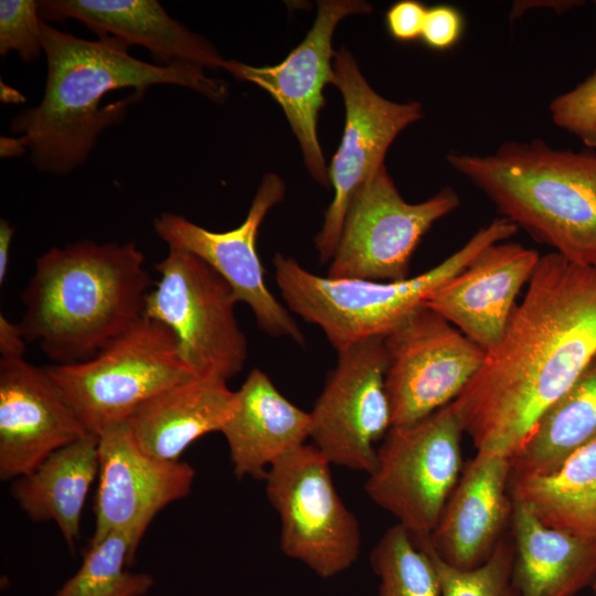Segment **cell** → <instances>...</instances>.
I'll return each mask as SVG.
<instances>
[{"mask_svg":"<svg viewBox=\"0 0 596 596\" xmlns=\"http://www.w3.org/2000/svg\"><path fill=\"white\" fill-rule=\"evenodd\" d=\"M510 459L477 453L464 467L427 539L434 552L458 570L485 563L511 525Z\"/></svg>","mask_w":596,"mask_h":596,"instance_id":"19","label":"cell"},{"mask_svg":"<svg viewBox=\"0 0 596 596\" xmlns=\"http://www.w3.org/2000/svg\"><path fill=\"white\" fill-rule=\"evenodd\" d=\"M518 230L509 220L497 217L436 266L397 281L322 277L276 253L275 280L289 311L319 327L339 352L359 341L387 336L482 249L507 241Z\"/></svg>","mask_w":596,"mask_h":596,"instance_id":"5","label":"cell"},{"mask_svg":"<svg viewBox=\"0 0 596 596\" xmlns=\"http://www.w3.org/2000/svg\"><path fill=\"white\" fill-rule=\"evenodd\" d=\"M45 21L73 19L99 36L147 49L161 65L185 63L225 70L227 61L206 39L171 18L157 0H42Z\"/></svg>","mask_w":596,"mask_h":596,"instance_id":"20","label":"cell"},{"mask_svg":"<svg viewBox=\"0 0 596 596\" xmlns=\"http://www.w3.org/2000/svg\"><path fill=\"white\" fill-rule=\"evenodd\" d=\"M43 20L39 13V1H0V54L15 52L21 60L31 62L43 52Z\"/></svg>","mask_w":596,"mask_h":596,"instance_id":"30","label":"cell"},{"mask_svg":"<svg viewBox=\"0 0 596 596\" xmlns=\"http://www.w3.org/2000/svg\"><path fill=\"white\" fill-rule=\"evenodd\" d=\"M14 236V226L3 217L0 220V284L7 278L9 255L12 238Z\"/></svg>","mask_w":596,"mask_h":596,"instance_id":"36","label":"cell"},{"mask_svg":"<svg viewBox=\"0 0 596 596\" xmlns=\"http://www.w3.org/2000/svg\"><path fill=\"white\" fill-rule=\"evenodd\" d=\"M459 205L449 187L408 203L382 166L354 194L327 276L375 281L408 278L411 258L422 237Z\"/></svg>","mask_w":596,"mask_h":596,"instance_id":"10","label":"cell"},{"mask_svg":"<svg viewBox=\"0 0 596 596\" xmlns=\"http://www.w3.org/2000/svg\"><path fill=\"white\" fill-rule=\"evenodd\" d=\"M462 19L451 6L438 4L427 9L422 31V40L434 50L451 47L459 39Z\"/></svg>","mask_w":596,"mask_h":596,"instance_id":"32","label":"cell"},{"mask_svg":"<svg viewBox=\"0 0 596 596\" xmlns=\"http://www.w3.org/2000/svg\"><path fill=\"white\" fill-rule=\"evenodd\" d=\"M540 254L513 242L482 249L461 272L433 290L423 306L435 311L486 352L501 339Z\"/></svg>","mask_w":596,"mask_h":596,"instance_id":"18","label":"cell"},{"mask_svg":"<svg viewBox=\"0 0 596 596\" xmlns=\"http://www.w3.org/2000/svg\"><path fill=\"white\" fill-rule=\"evenodd\" d=\"M25 150L19 138H1L2 157L22 155Z\"/></svg>","mask_w":596,"mask_h":596,"instance_id":"37","label":"cell"},{"mask_svg":"<svg viewBox=\"0 0 596 596\" xmlns=\"http://www.w3.org/2000/svg\"><path fill=\"white\" fill-rule=\"evenodd\" d=\"M387 364L383 337L338 352L337 364L309 412V438L331 465L368 475L374 469L375 445L392 427Z\"/></svg>","mask_w":596,"mask_h":596,"instance_id":"11","label":"cell"},{"mask_svg":"<svg viewBox=\"0 0 596 596\" xmlns=\"http://www.w3.org/2000/svg\"><path fill=\"white\" fill-rule=\"evenodd\" d=\"M331 466L305 444L275 462L264 479L280 521V550L323 578L350 568L362 544L359 521L339 496Z\"/></svg>","mask_w":596,"mask_h":596,"instance_id":"9","label":"cell"},{"mask_svg":"<svg viewBox=\"0 0 596 596\" xmlns=\"http://www.w3.org/2000/svg\"><path fill=\"white\" fill-rule=\"evenodd\" d=\"M132 538L113 531L89 544L79 570L53 596H143L153 585L147 573L126 570L137 552Z\"/></svg>","mask_w":596,"mask_h":596,"instance_id":"27","label":"cell"},{"mask_svg":"<svg viewBox=\"0 0 596 596\" xmlns=\"http://www.w3.org/2000/svg\"><path fill=\"white\" fill-rule=\"evenodd\" d=\"M595 7H596V1H595Z\"/></svg>","mask_w":596,"mask_h":596,"instance_id":"39","label":"cell"},{"mask_svg":"<svg viewBox=\"0 0 596 596\" xmlns=\"http://www.w3.org/2000/svg\"><path fill=\"white\" fill-rule=\"evenodd\" d=\"M581 3V1L573 0L514 1L512 10L510 11V19L514 20L532 8H551L557 12H563Z\"/></svg>","mask_w":596,"mask_h":596,"instance_id":"35","label":"cell"},{"mask_svg":"<svg viewBox=\"0 0 596 596\" xmlns=\"http://www.w3.org/2000/svg\"><path fill=\"white\" fill-rule=\"evenodd\" d=\"M372 6L362 0H320L305 39L278 64L252 66L228 60L225 71L266 91L281 107L299 142L305 166L321 185L330 184L317 132L324 106V86L333 81L332 36L338 23L352 14H365Z\"/></svg>","mask_w":596,"mask_h":596,"instance_id":"15","label":"cell"},{"mask_svg":"<svg viewBox=\"0 0 596 596\" xmlns=\"http://www.w3.org/2000/svg\"><path fill=\"white\" fill-rule=\"evenodd\" d=\"M596 358V265L540 257L497 345L451 403L477 453L511 459Z\"/></svg>","mask_w":596,"mask_h":596,"instance_id":"1","label":"cell"},{"mask_svg":"<svg viewBox=\"0 0 596 596\" xmlns=\"http://www.w3.org/2000/svg\"><path fill=\"white\" fill-rule=\"evenodd\" d=\"M509 490L546 526L596 539V439L547 475L510 477Z\"/></svg>","mask_w":596,"mask_h":596,"instance_id":"25","label":"cell"},{"mask_svg":"<svg viewBox=\"0 0 596 596\" xmlns=\"http://www.w3.org/2000/svg\"><path fill=\"white\" fill-rule=\"evenodd\" d=\"M414 540L433 560L440 596H521L513 578V541L502 539L485 563L471 570H458L444 562L427 539Z\"/></svg>","mask_w":596,"mask_h":596,"instance_id":"29","label":"cell"},{"mask_svg":"<svg viewBox=\"0 0 596 596\" xmlns=\"http://www.w3.org/2000/svg\"><path fill=\"white\" fill-rule=\"evenodd\" d=\"M42 42L44 94L39 105L12 118L10 129L43 172L67 174L82 166L99 135L121 121L150 86L184 87L214 103L228 97L227 83L209 76L205 68L138 60L115 38L85 40L43 21Z\"/></svg>","mask_w":596,"mask_h":596,"instance_id":"2","label":"cell"},{"mask_svg":"<svg viewBox=\"0 0 596 596\" xmlns=\"http://www.w3.org/2000/svg\"><path fill=\"white\" fill-rule=\"evenodd\" d=\"M88 430L45 368L0 359V478L15 479Z\"/></svg>","mask_w":596,"mask_h":596,"instance_id":"17","label":"cell"},{"mask_svg":"<svg viewBox=\"0 0 596 596\" xmlns=\"http://www.w3.org/2000/svg\"><path fill=\"white\" fill-rule=\"evenodd\" d=\"M220 433L234 475L265 479L269 468L310 436V413L286 398L270 377L253 369L235 391L233 411Z\"/></svg>","mask_w":596,"mask_h":596,"instance_id":"21","label":"cell"},{"mask_svg":"<svg viewBox=\"0 0 596 596\" xmlns=\"http://www.w3.org/2000/svg\"><path fill=\"white\" fill-rule=\"evenodd\" d=\"M513 578L521 596H576L596 579V539L543 524L512 499Z\"/></svg>","mask_w":596,"mask_h":596,"instance_id":"23","label":"cell"},{"mask_svg":"<svg viewBox=\"0 0 596 596\" xmlns=\"http://www.w3.org/2000/svg\"><path fill=\"white\" fill-rule=\"evenodd\" d=\"M426 12L427 8L415 0L395 2L385 14L386 29L396 41H414L422 35Z\"/></svg>","mask_w":596,"mask_h":596,"instance_id":"33","label":"cell"},{"mask_svg":"<svg viewBox=\"0 0 596 596\" xmlns=\"http://www.w3.org/2000/svg\"><path fill=\"white\" fill-rule=\"evenodd\" d=\"M26 339L19 322L13 323L3 313L0 315V359H23Z\"/></svg>","mask_w":596,"mask_h":596,"instance_id":"34","label":"cell"},{"mask_svg":"<svg viewBox=\"0 0 596 596\" xmlns=\"http://www.w3.org/2000/svg\"><path fill=\"white\" fill-rule=\"evenodd\" d=\"M592 589H593L594 596H596V579L592 585Z\"/></svg>","mask_w":596,"mask_h":596,"instance_id":"38","label":"cell"},{"mask_svg":"<svg viewBox=\"0 0 596 596\" xmlns=\"http://www.w3.org/2000/svg\"><path fill=\"white\" fill-rule=\"evenodd\" d=\"M549 110L557 127L596 148V70L573 89L555 97Z\"/></svg>","mask_w":596,"mask_h":596,"instance_id":"31","label":"cell"},{"mask_svg":"<svg viewBox=\"0 0 596 596\" xmlns=\"http://www.w3.org/2000/svg\"><path fill=\"white\" fill-rule=\"evenodd\" d=\"M151 286L135 242L52 247L36 259L21 294L19 324L53 364L82 362L143 316Z\"/></svg>","mask_w":596,"mask_h":596,"instance_id":"3","label":"cell"},{"mask_svg":"<svg viewBox=\"0 0 596 596\" xmlns=\"http://www.w3.org/2000/svg\"><path fill=\"white\" fill-rule=\"evenodd\" d=\"M596 439V358L510 459L511 478L544 476Z\"/></svg>","mask_w":596,"mask_h":596,"instance_id":"26","label":"cell"},{"mask_svg":"<svg viewBox=\"0 0 596 596\" xmlns=\"http://www.w3.org/2000/svg\"><path fill=\"white\" fill-rule=\"evenodd\" d=\"M98 436L92 433L53 451L28 473L15 478L11 496L35 522L53 521L74 547L82 511L99 472Z\"/></svg>","mask_w":596,"mask_h":596,"instance_id":"24","label":"cell"},{"mask_svg":"<svg viewBox=\"0 0 596 596\" xmlns=\"http://www.w3.org/2000/svg\"><path fill=\"white\" fill-rule=\"evenodd\" d=\"M98 439L95 530L89 544L113 531H125L138 547L155 517L191 492L195 471L187 461L145 454L127 422L105 429Z\"/></svg>","mask_w":596,"mask_h":596,"instance_id":"16","label":"cell"},{"mask_svg":"<svg viewBox=\"0 0 596 596\" xmlns=\"http://www.w3.org/2000/svg\"><path fill=\"white\" fill-rule=\"evenodd\" d=\"M448 164L502 217L565 259L596 265V155L541 139L507 141L493 153L450 152Z\"/></svg>","mask_w":596,"mask_h":596,"instance_id":"4","label":"cell"},{"mask_svg":"<svg viewBox=\"0 0 596 596\" xmlns=\"http://www.w3.org/2000/svg\"><path fill=\"white\" fill-rule=\"evenodd\" d=\"M370 560L380 579L377 596H440L432 557L402 525L383 533Z\"/></svg>","mask_w":596,"mask_h":596,"instance_id":"28","label":"cell"},{"mask_svg":"<svg viewBox=\"0 0 596 596\" xmlns=\"http://www.w3.org/2000/svg\"><path fill=\"white\" fill-rule=\"evenodd\" d=\"M285 183L276 173L264 174L246 219L225 232L206 230L183 215L163 212L153 219L156 234L169 248L190 252L210 265L232 288L237 302H245L259 329L298 344L305 337L290 311L265 284L256 240L267 213L285 196Z\"/></svg>","mask_w":596,"mask_h":596,"instance_id":"14","label":"cell"},{"mask_svg":"<svg viewBox=\"0 0 596 596\" xmlns=\"http://www.w3.org/2000/svg\"><path fill=\"white\" fill-rule=\"evenodd\" d=\"M160 275L145 304V313L174 334L180 354L196 376L224 381L244 368L248 347L235 313L230 285L203 259L169 248L155 265Z\"/></svg>","mask_w":596,"mask_h":596,"instance_id":"7","label":"cell"},{"mask_svg":"<svg viewBox=\"0 0 596 596\" xmlns=\"http://www.w3.org/2000/svg\"><path fill=\"white\" fill-rule=\"evenodd\" d=\"M235 403L227 382L193 376L142 403L127 419L139 448L153 458L179 461L205 434L220 432Z\"/></svg>","mask_w":596,"mask_h":596,"instance_id":"22","label":"cell"},{"mask_svg":"<svg viewBox=\"0 0 596 596\" xmlns=\"http://www.w3.org/2000/svg\"><path fill=\"white\" fill-rule=\"evenodd\" d=\"M384 344L392 427L413 424L453 403L487 354L425 306L385 336Z\"/></svg>","mask_w":596,"mask_h":596,"instance_id":"12","label":"cell"},{"mask_svg":"<svg viewBox=\"0 0 596 596\" xmlns=\"http://www.w3.org/2000/svg\"><path fill=\"white\" fill-rule=\"evenodd\" d=\"M460 421L453 404L393 426L377 448L365 492L414 539H428L462 469Z\"/></svg>","mask_w":596,"mask_h":596,"instance_id":"8","label":"cell"},{"mask_svg":"<svg viewBox=\"0 0 596 596\" xmlns=\"http://www.w3.org/2000/svg\"><path fill=\"white\" fill-rule=\"evenodd\" d=\"M88 433L127 422L146 401L196 376L163 323L142 316L95 356L44 366Z\"/></svg>","mask_w":596,"mask_h":596,"instance_id":"6","label":"cell"},{"mask_svg":"<svg viewBox=\"0 0 596 596\" xmlns=\"http://www.w3.org/2000/svg\"><path fill=\"white\" fill-rule=\"evenodd\" d=\"M332 84L343 97L345 121L341 142L328 168L333 198L315 238L323 263L330 262L334 254L356 191L385 164L386 151L398 134L424 115L419 102L396 103L377 94L344 47L334 52Z\"/></svg>","mask_w":596,"mask_h":596,"instance_id":"13","label":"cell"}]
</instances>
